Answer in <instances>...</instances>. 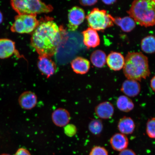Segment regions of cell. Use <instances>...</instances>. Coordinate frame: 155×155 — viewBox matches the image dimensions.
<instances>
[{
  "label": "cell",
  "mask_w": 155,
  "mask_h": 155,
  "mask_svg": "<svg viewBox=\"0 0 155 155\" xmlns=\"http://www.w3.org/2000/svg\"><path fill=\"white\" fill-rule=\"evenodd\" d=\"M62 32L53 21H44L33 32L31 45L39 56L51 58L57 52L62 39Z\"/></svg>",
  "instance_id": "obj_1"
},
{
  "label": "cell",
  "mask_w": 155,
  "mask_h": 155,
  "mask_svg": "<svg viewBox=\"0 0 155 155\" xmlns=\"http://www.w3.org/2000/svg\"><path fill=\"white\" fill-rule=\"evenodd\" d=\"M128 79L140 81L150 76L148 58L141 52H129L123 68Z\"/></svg>",
  "instance_id": "obj_2"
},
{
  "label": "cell",
  "mask_w": 155,
  "mask_h": 155,
  "mask_svg": "<svg viewBox=\"0 0 155 155\" xmlns=\"http://www.w3.org/2000/svg\"><path fill=\"white\" fill-rule=\"evenodd\" d=\"M129 16L141 26L155 25V0H136L127 12Z\"/></svg>",
  "instance_id": "obj_3"
},
{
  "label": "cell",
  "mask_w": 155,
  "mask_h": 155,
  "mask_svg": "<svg viewBox=\"0 0 155 155\" xmlns=\"http://www.w3.org/2000/svg\"><path fill=\"white\" fill-rule=\"evenodd\" d=\"M11 5L18 15H36L52 11L53 8L38 0H12Z\"/></svg>",
  "instance_id": "obj_4"
},
{
  "label": "cell",
  "mask_w": 155,
  "mask_h": 155,
  "mask_svg": "<svg viewBox=\"0 0 155 155\" xmlns=\"http://www.w3.org/2000/svg\"><path fill=\"white\" fill-rule=\"evenodd\" d=\"M86 18L90 28L97 31H104L114 25V17L104 10L94 8Z\"/></svg>",
  "instance_id": "obj_5"
},
{
  "label": "cell",
  "mask_w": 155,
  "mask_h": 155,
  "mask_svg": "<svg viewBox=\"0 0 155 155\" xmlns=\"http://www.w3.org/2000/svg\"><path fill=\"white\" fill-rule=\"evenodd\" d=\"M15 19L11 30L19 34L30 33L40 24L36 18V15H18L15 17Z\"/></svg>",
  "instance_id": "obj_6"
},
{
  "label": "cell",
  "mask_w": 155,
  "mask_h": 155,
  "mask_svg": "<svg viewBox=\"0 0 155 155\" xmlns=\"http://www.w3.org/2000/svg\"><path fill=\"white\" fill-rule=\"evenodd\" d=\"M69 30L74 31L78 28L84 21L85 18V13L84 10L78 7L72 8L69 11L68 15Z\"/></svg>",
  "instance_id": "obj_7"
},
{
  "label": "cell",
  "mask_w": 155,
  "mask_h": 155,
  "mask_svg": "<svg viewBox=\"0 0 155 155\" xmlns=\"http://www.w3.org/2000/svg\"><path fill=\"white\" fill-rule=\"evenodd\" d=\"M38 66L40 72L47 78L51 76L57 71V65L49 57L39 56Z\"/></svg>",
  "instance_id": "obj_8"
},
{
  "label": "cell",
  "mask_w": 155,
  "mask_h": 155,
  "mask_svg": "<svg viewBox=\"0 0 155 155\" xmlns=\"http://www.w3.org/2000/svg\"><path fill=\"white\" fill-rule=\"evenodd\" d=\"M51 119L56 126L59 127H65L68 124L70 121V114L64 108H58L52 113Z\"/></svg>",
  "instance_id": "obj_9"
},
{
  "label": "cell",
  "mask_w": 155,
  "mask_h": 155,
  "mask_svg": "<svg viewBox=\"0 0 155 155\" xmlns=\"http://www.w3.org/2000/svg\"><path fill=\"white\" fill-rule=\"evenodd\" d=\"M125 62V58L119 52L112 51L107 57V64L110 69L114 71H119L123 69Z\"/></svg>",
  "instance_id": "obj_10"
},
{
  "label": "cell",
  "mask_w": 155,
  "mask_h": 155,
  "mask_svg": "<svg viewBox=\"0 0 155 155\" xmlns=\"http://www.w3.org/2000/svg\"><path fill=\"white\" fill-rule=\"evenodd\" d=\"M38 102V97L34 93L30 91L22 93L18 98V102L23 109L30 110L36 105Z\"/></svg>",
  "instance_id": "obj_11"
},
{
  "label": "cell",
  "mask_w": 155,
  "mask_h": 155,
  "mask_svg": "<svg viewBox=\"0 0 155 155\" xmlns=\"http://www.w3.org/2000/svg\"><path fill=\"white\" fill-rule=\"evenodd\" d=\"M141 89L140 84L138 81L127 79L122 84L121 91L126 96L133 97L140 94Z\"/></svg>",
  "instance_id": "obj_12"
},
{
  "label": "cell",
  "mask_w": 155,
  "mask_h": 155,
  "mask_svg": "<svg viewBox=\"0 0 155 155\" xmlns=\"http://www.w3.org/2000/svg\"><path fill=\"white\" fill-rule=\"evenodd\" d=\"M83 42L87 48H94L100 45V40L97 31L91 28L82 32Z\"/></svg>",
  "instance_id": "obj_13"
},
{
  "label": "cell",
  "mask_w": 155,
  "mask_h": 155,
  "mask_svg": "<svg viewBox=\"0 0 155 155\" xmlns=\"http://www.w3.org/2000/svg\"><path fill=\"white\" fill-rule=\"evenodd\" d=\"M96 115L103 119L111 118L114 113V106L111 102L105 101L101 103L95 108Z\"/></svg>",
  "instance_id": "obj_14"
},
{
  "label": "cell",
  "mask_w": 155,
  "mask_h": 155,
  "mask_svg": "<svg viewBox=\"0 0 155 155\" xmlns=\"http://www.w3.org/2000/svg\"><path fill=\"white\" fill-rule=\"evenodd\" d=\"M110 143L114 150L120 152L127 148L129 141L127 136L123 134L117 133L114 134L111 137Z\"/></svg>",
  "instance_id": "obj_15"
},
{
  "label": "cell",
  "mask_w": 155,
  "mask_h": 155,
  "mask_svg": "<svg viewBox=\"0 0 155 155\" xmlns=\"http://www.w3.org/2000/svg\"><path fill=\"white\" fill-rule=\"evenodd\" d=\"M15 43L8 38L0 39V59L10 57L15 51Z\"/></svg>",
  "instance_id": "obj_16"
},
{
  "label": "cell",
  "mask_w": 155,
  "mask_h": 155,
  "mask_svg": "<svg viewBox=\"0 0 155 155\" xmlns=\"http://www.w3.org/2000/svg\"><path fill=\"white\" fill-rule=\"evenodd\" d=\"M71 65L73 71L78 74H86L90 68V63L88 60L81 57H77L73 60Z\"/></svg>",
  "instance_id": "obj_17"
},
{
  "label": "cell",
  "mask_w": 155,
  "mask_h": 155,
  "mask_svg": "<svg viewBox=\"0 0 155 155\" xmlns=\"http://www.w3.org/2000/svg\"><path fill=\"white\" fill-rule=\"evenodd\" d=\"M135 128L134 121L130 117L124 116L118 122V130L123 134L129 135L133 134Z\"/></svg>",
  "instance_id": "obj_18"
},
{
  "label": "cell",
  "mask_w": 155,
  "mask_h": 155,
  "mask_svg": "<svg viewBox=\"0 0 155 155\" xmlns=\"http://www.w3.org/2000/svg\"><path fill=\"white\" fill-rule=\"evenodd\" d=\"M114 24L121 28L124 32H129L135 28L136 23L130 17L126 16L121 17H117L114 18Z\"/></svg>",
  "instance_id": "obj_19"
},
{
  "label": "cell",
  "mask_w": 155,
  "mask_h": 155,
  "mask_svg": "<svg viewBox=\"0 0 155 155\" xmlns=\"http://www.w3.org/2000/svg\"><path fill=\"white\" fill-rule=\"evenodd\" d=\"M116 105L120 111L125 112H130L134 107V104L132 100L125 95L121 96L118 97Z\"/></svg>",
  "instance_id": "obj_20"
},
{
  "label": "cell",
  "mask_w": 155,
  "mask_h": 155,
  "mask_svg": "<svg viewBox=\"0 0 155 155\" xmlns=\"http://www.w3.org/2000/svg\"><path fill=\"white\" fill-rule=\"evenodd\" d=\"M107 56L104 51L97 50L94 51L91 56V62L95 67L98 68L103 67L106 63Z\"/></svg>",
  "instance_id": "obj_21"
},
{
  "label": "cell",
  "mask_w": 155,
  "mask_h": 155,
  "mask_svg": "<svg viewBox=\"0 0 155 155\" xmlns=\"http://www.w3.org/2000/svg\"><path fill=\"white\" fill-rule=\"evenodd\" d=\"M141 50L147 54L155 53V36L149 35L143 38L141 42Z\"/></svg>",
  "instance_id": "obj_22"
},
{
  "label": "cell",
  "mask_w": 155,
  "mask_h": 155,
  "mask_svg": "<svg viewBox=\"0 0 155 155\" xmlns=\"http://www.w3.org/2000/svg\"><path fill=\"white\" fill-rule=\"evenodd\" d=\"M103 128V124L100 119L92 120L89 124V130L94 135H100L102 132Z\"/></svg>",
  "instance_id": "obj_23"
},
{
  "label": "cell",
  "mask_w": 155,
  "mask_h": 155,
  "mask_svg": "<svg viewBox=\"0 0 155 155\" xmlns=\"http://www.w3.org/2000/svg\"><path fill=\"white\" fill-rule=\"evenodd\" d=\"M146 131L150 138L155 139V117L148 119L147 123Z\"/></svg>",
  "instance_id": "obj_24"
},
{
  "label": "cell",
  "mask_w": 155,
  "mask_h": 155,
  "mask_svg": "<svg viewBox=\"0 0 155 155\" xmlns=\"http://www.w3.org/2000/svg\"><path fill=\"white\" fill-rule=\"evenodd\" d=\"M89 155H109L108 151L104 147L96 146L91 150Z\"/></svg>",
  "instance_id": "obj_25"
},
{
  "label": "cell",
  "mask_w": 155,
  "mask_h": 155,
  "mask_svg": "<svg viewBox=\"0 0 155 155\" xmlns=\"http://www.w3.org/2000/svg\"><path fill=\"white\" fill-rule=\"evenodd\" d=\"M64 131L66 135L69 137H72L76 134L77 128L74 125L68 124L65 127Z\"/></svg>",
  "instance_id": "obj_26"
},
{
  "label": "cell",
  "mask_w": 155,
  "mask_h": 155,
  "mask_svg": "<svg viewBox=\"0 0 155 155\" xmlns=\"http://www.w3.org/2000/svg\"><path fill=\"white\" fill-rule=\"evenodd\" d=\"M15 155H31L29 151L26 148H20L17 150Z\"/></svg>",
  "instance_id": "obj_27"
},
{
  "label": "cell",
  "mask_w": 155,
  "mask_h": 155,
  "mask_svg": "<svg viewBox=\"0 0 155 155\" xmlns=\"http://www.w3.org/2000/svg\"><path fill=\"white\" fill-rule=\"evenodd\" d=\"M118 155H137L134 151L130 149H126L121 151Z\"/></svg>",
  "instance_id": "obj_28"
},
{
  "label": "cell",
  "mask_w": 155,
  "mask_h": 155,
  "mask_svg": "<svg viewBox=\"0 0 155 155\" xmlns=\"http://www.w3.org/2000/svg\"><path fill=\"white\" fill-rule=\"evenodd\" d=\"M97 1H80V4L86 6H92L94 5L97 2Z\"/></svg>",
  "instance_id": "obj_29"
},
{
  "label": "cell",
  "mask_w": 155,
  "mask_h": 155,
  "mask_svg": "<svg viewBox=\"0 0 155 155\" xmlns=\"http://www.w3.org/2000/svg\"><path fill=\"white\" fill-rule=\"evenodd\" d=\"M150 86L152 90L155 92V75L151 79Z\"/></svg>",
  "instance_id": "obj_30"
},
{
  "label": "cell",
  "mask_w": 155,
  "mask_h": 155,
  "mask_svg": "<svg viewBox=\"0 0 155 155\" xmlns=\"http://www.w3.org/2000/svg\"><path fill=\"white\" fill-rule=\"evenodd\" d=\"M116 1H103V2L107 5H111L115 3Z\"/></svg>",
  "instance_id": "obj_31"
},
{
  "label": "cell",
  "mask_w": 155,
  "mask_h": 155,
  "mask_svg": "<svg viewBox=\"0 0 155 155\" xmlns=\"http://www.w3.org/2000/svg\"><path fill=\"white\" fill-rule=\"evenodd\" d=\"M3 19V17L2 13L0 11V24L2 22Z\"/></svg>",
  "instance_id": "obj_32"
},
{
  "label": "cell",
  "mask_w": 155,
  "mask_h": 155,
  "mask_svg": "<svg viewBox=\"0 0 155 155\" xmlns=\"http://www.w3.org/2000/svg\"><path fill=\"white\" fill-rule=\"evenodd\" d=\"M1 155H11L8 154H1Z\"/></svg>",
  "instance_id": "obj_33"
}]
</instances>
